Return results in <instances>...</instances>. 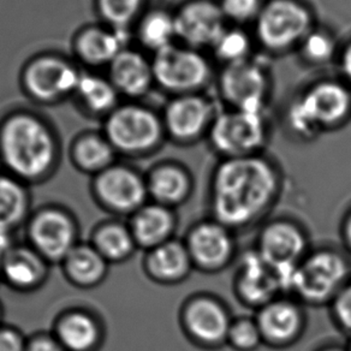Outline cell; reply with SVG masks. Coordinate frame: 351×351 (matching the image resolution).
Segmentation results:
<instances>
[{
	"label": "cell",
	"mask_w": 351,
	"mask_h": 351,
	"mask_svg": "<svg viewBox=\"0 0 351 351\" xmlns=\"http://www.w3.org/2000/svg\"><path fill=\"white\" fill-rule=\"evenodd\" d=\"M283 186V171L265 153L218 159L208 184L210 218L232 231L249 229L269 215Z\"/></svg>",
	"instance_id": "cell-1"
},
{
	"label": "cell",
	"mask_w": 351,
	"mask_h": 351,
	"mask_svg": "<svg viewBox=\"0 0 351 351\" xmlns=\"http://www.w3.org/2000/svg\"><path fill=\"white\" fill-rule=\"evenodd\" d=\"M351 122V87L338 75L313 80L298 89L282 110L283 132L293 141L309 143Z\"/></svg>",
	"instance_id": "cell-2"
},
{
	"label": "cell",
	"mask_w": 351,
	"mask_h": 351,
	"mask_svg": "<svg viewBox=\"0 0 351 351\" xmlns=\"http://www.w3.org/2000/svg\"><path fill=\"white\" fill-rule=\"evenodd\" d=\"M0 161L5 173L28 186L49 180L58 167L54 137L36 118L19 114L0 130Z\"/></svg>",
	"instance_id": "cell-3"
},
{
	"label": "cell",
	"mask_w": 351,
	"mask_h": 351,
	"mask_svg": "<svg viewBox=\"0 0 351 351\" xmlns=\"http://www.w3.org/2000/svg\"><path fill=\"white\" fill-rule=\"evenodd\" d=\"M317 23V12L307 0H266L250 29L258 53L280 58L295 53Z\"/></svg>",
	"instance_id": "cell-4"
},
{
	"label": "cell",
	"mask_w": 351,
	"mask_h": 351,
	"mask_svg": "<svg viewBox=\"0 0 351 351\" xmlns=\"http://www.w3.org/2000/svg\"><path fill=\"white\" fill-rule=\"evenodd\" d=\"M267 57L252 58L217 68L215 87L223 108L269 112L274 94V75Z\"/></svg>",
	"instance_id": "cell-5"
},
{
	"label": "cell",
	"mask_w": 351,
	"mask_h": 351,
	"mask_svg": "<svg viewBox=\"0 0 351 351\" xmlns=\"http://www.w3.org/2000/svg\"><path fill=\"white\" fill-rule=\"evenodd\" d=\"M272 137L267 112L223 108L206 142L218 159L263 154Z\"/></svg>",
	"instance_id": "cell-6"
},
{
	"label": "cell",
	"mask_w": 351,
	"mask_h": 351,
	"mask_svg": "<svg viewBox=\"0 0 351 351\" xmlns=\"http://www.w3.org/2000/svg\"><path fill=\"white\" fill-rule=\"evenodd\" d=\"M154 81L171 97L206 93L215 84L217 65L208 52L176 43L153 54Z\"/></svg>",
	"instance_id": "cell-7"
},
{
	"label": "cell",
	"mask_w": 351,
	"mask_h": 351,
	"mask_svg": "<svg viewBox=\"0 0 351 351\" xmlns=\"http://www.w3.org/2000/svg\"><path fill=\"white\" fill-rule=\"evenodd\" d=\"M350 280L351 265L346 255L336 249H315L295 271L290 296L308 306L331 304Z\"/></svg>",
	"instance_id": "cell-8"
},
{
	"label": "cell",
	"mask_w": 351,
	"mask_h": 351,
	"mask_svg": "<svg viewBox=\"0 0 351 351\" xmlns=\"http://www.w3.org/2000/svg\"><path fill=\"white\" fill-rule=\"evenodd\" d=\"M25 242L51 266H59L77 245L81 230L68 207L47 204L34 208L25 225Z\"/></svg>",
	"instance_id": "cell-9"
},
{
	"label": "cell",
	"mask_w": 351,
	"mask_h": 351,
	"mask_svg": "<svg viewBox=\"0 0 351 351\" xmlns=\"http://www.w3.org/2000/svg\"><path fill=\"white\" fill-rule=\"evenodd\" d=\"M106 138L114 151L145 156L160 148L166 134L161 114L141 105L118 108L106 123Z\"/></svg>",
	"instance_id": "cell-10"
},
{
	"label": "cell",
	"mask_w": 351,
	"mask_h": 351,
	"mask_svg": "<svg viewBox=\"0 0 351 351\" xmlns=\"http://www.w3.org/2000/svg\"><path fill=\"white\" fill-rule=\"evenodd\" d=\"M308 245L304 229L288 218L269 220L258 232L254 249L278 272L285 296H290L298 265L311 252Z\"/></svg>",
	"instance_id": "cell-11"
},
{
	"label": "cell",
	"mask_w": 351,
	"mask_h": 351,
	"mask_svg": "<svg viewBox=\"0 0 351 351\" xmlns=\"http://www.w3.org/2000/svg\"><path fill=\"white\" fill-rule=\"evenodd\" d=\"M90 195L113 218H129L149 201L146 175L125 164H113L92 177Z\"/></svg>",
	"instance_id": "cell-12"
},
{
	"label": "cell",
	"mask_w": 351,
	"mask_h": 351,
	"mask_svg": "<svg viewBox=\"0 0 351 351\" xmlns=\"http://www.w3.org/2000/svg\"><path fill=\"white\" fill-rule=\"evenodd\" d=\"M218 112L215 99L207 93L171 97L161 113L166 138L183 147L206 141Z\"/></svg>",
	"instance_id": "cell-13"
},
{
	"label": "cell",
	"mask_w": 351,
	"mask_h": 351,
	"mask_svg": "<svg viewBox=\"0 0 351 351\" xmlns=\"http://www.w3.org/2000/svg\"><path fill=\"white\" fill-rule=\"evenodd\" d=\"M232 319L226 304L208 293L191 296L180 312V324L186 338L208 350L226 346Z\"/></svg>",
	"instance_id": "cell-14"
},
{
	"label": "cell",
	"mask_w": 351,
	"mask_h": 351,
	"mask_svg": "<svg viewBox=\"0 0 351 351\" xmlns=\"http://www.w3.org/2000/svg\"><path fill=\"white\" fill-rule=\"evenodd\" d=\"M234 231L213 218L200 220L183 239L194 269L218 274L236 260Z\"/></svg>",
	"instance_id": "cell-15"
},
{
	"label": "cell",
	"mask_w": 351,
	"mask_h": 351,
	"mask_svg": "<svg viewBox=\"0 0 351 351\" xmlns=\"http://www.w3.org/2000/svg\"><path fill=\"white\" fill-rule=\"evenodd\" d=\"M173 11L177 41L205 52L228 25L217 0H183Z\"/></svg>",
	"instance_id": "cell-16"
},
{
	"label": "cell",
	"mask_w": 351,
	"mask_h": 351,
	"mask_svg": "<svg viewBox=\"0 0 351 351\" xmlns=\"http://www.w3.org/2000/svg\"><path fill=\"white\" fill-rule=\"evenodd\" d=\"M234 289L239 302L256 311L274 298L285 295L278 272L255 249L239 258Z\"/></svg>",
	"instance_id": "cell-17"
},
{
	"label": "cell",
	"mask_w": 351,
	"mask_h": 351,
	"mask_svg": "<svg viewBox=\"0 0 351 351\" xmlns=\"http://www.w3.org/2000/svg\"><path fill=\"white\" fill-rule=\"evenodd\" d=\"M263 336V346L285 349L302 337L306 314L302 303L291 296H279L258 308L254 315Z\"/></svg>",
	"instance_id": "cell-18"
},
{
	"label": "cell",
	"mask_w": 351,
	"mask_h": 351,
	"mask_svg": "<svg viewBox=\"0 0 351 351\" xmlns=\"http://www.w3.org/2000/svg\"><path fill=\"white\" fill-rule=\"evenodd\" d=\"M51 333L66 351H100L106 341V327L98 313L73 306L54 317Z\"/></svg>",
	"instance_id": "cell-19"
},
{
	"label": "cell",
	"mask_w": 351,
	"mask_h": 351,
	"mask_svg": "<svg viewBox=\"0 0 351 351\" xmlns=\"http://www.w3.org/2000/svg\"><path fill=\"white\" fill-rule=\"evenodd\" d=\"M51 265L29 244L12 245L1 256V284L20 293H33L47 283Z\"/></svg>",
	"instance_id": "cell-20"
},
{
	"label": "cell",
	"mask_w": 351,
	"mask_h": 351,
	"mask_svg": "<svg viewBox=\"0 0 351 351\" xmlns=\"http://www.w3.org/2000/svg\"><path fill=\"white\" fill-rule=\"evenodd\" d=\"M81 75L70 64L46 57L34 60L25 73V87L34 98L51 101L77 89Z\"/></svg>",
	"instance_id": "cell-21"
},
{
	"label": "cell",
	"mask_w": 351,
	"mask_h": 351,
	"mask_svg": "<svg viewBox=\"0 0 351 351\" xmlns=\"http://www.w3.org/2000/svg\"><path fill=\"white\" fill-rule=\"evenodd\" d=\"M142 269L153 283L170 287L183 283L195 269L184 241L175 237L145 252Z\"/></svg>",
	"instance_id": "cell-22"
},
{
	"label": "cell",
	"mask_w": 351,
	"mask_h": 351,
	"mask_svg": "<svg viewBox=\"0 0 351 351\" xmlns=\"http://www.w3.org/2000/svg\"><path fill=\"white\" fill-rule=\"evenodd\" d=\"M149 201L176 210L189 200L194 178L188 167L177 161H162L146 175Z\"/></svg>",
	"instance_id": "cell-23"
},
{
	"label": "cell",
	"mask_w": 351,
	"mask_h": 351,
	"mask_svg": "<svg viewBox=\"0 0 351 351\" xmlns=\"http://www.w3.org/2000/svg\"><path fill=\"white\" fill-rule=\"evenodd\" d=\"M137 248L148 252L170 239H175L177 217L175 210L148 201L128 218Z\"/></svg>",
	"instance_id": "cell-24"
},
{
	"label": "cell",
	"mask_w": 351,
	"mask_h": 351,
	"mask_svg": "<svg viewBox=\"0 0 351 351\" xmlns=\"http://www.w3.org/2000/svg\"><path fill=\"white\" fill-rule=\"evenodd\" d=\"M110 266L88 241H81L59 265L66 282L81 290L100 287L108 278Z\"/></svg>",
	"instance_id": "cell-25"
},
{
	"label": "cell",
	"mask_w": 351,
	"mask_h": 351,
	"mask_svg": "<svg viewBox=\"0 0 351 351\" xmlns=\"http://www.w3.org/2000/svg\"><path fill=\"white\" fill-rule=\"evenodd\" d=\"M112 84L132 98L148 93L156 84L152 60L136 51L124 49L111 63Z\"/></svg>",
	"instance_id": "cell-26"
},
{
	"label": "cell",
	"mask_w": 351,
	"mask_h": 351,
	"mask_svg": "<svg viewBox=\"0 0 351 351\" xmlns=\"http://www.w3.org/2000/svg\"><path fill=\"white\" fill-rule=\"evenodd\" d=\"M88 242L110 265L127 263L138 248L128 221L111 218L94 226Z\"/></svg>",
	"instance_id": "cell-27"
},
{
	"label": "cell",
	"mask_w": 351,
	"mask_h": 351,
	"mask_svg": "<svg viewBox=\"0 0 351 351\" xmlns=\"http://www.w3.org/2000/svg\"><path fill=\"white\" fill-rule=\"evenodd\" d=\"M30 186L5 172L0 173V231L16 234L33 212Z\"/></svg>",
	"instance_id": "cell-28"
},
{
	"label": "cell",
	"mask_w": 351,
	"mask_h": 351,
	"mask_svg": "<svg viewBox=\"0 0 351 351\" xmlns=\"http://www.w3.org/2000/svg\"><path fill=\"white\" fill-rule=\"evenodd\" d=\"M341 41L330 25L317 23L296 49V57L307 68L324 69L335 65L341 52Z\"/></svg>",
	"instance_id": "cell-29"
},
{
	"label": "cell",
	"mask_w": 351,
	"mask_h": 351,
	"mask_svg": "<svg viewBox=\"0 0 351 351\" xmlns=\"http://www.w3.org/2000/svg\"><path fill=\"white\" fill-rule=\"evenodd\" d=\"M128 41V28H90L78 38V53L88 63H112L118 54L125 49Z\"/></svg>",
	"instance_id": "cell-30"
},
{
	"label": "cell",
	"mask_w": 351,
	"mask_h": 351,
	"mask_svg": "<svg viewBox=\"0 0 351 351\" xmlns=\"http://www.w3.org/2000/svg\"><path fill=\"white\" fill-rule=\"evenodd\" d=\"M208 54L217 68L239 63L258 54L250 28L228 25L212 45Z\"/></svg>",
	"instance_id": "cell-31"
},
{
	"label": "cell",
	"mask_w": 351,
	"mask_h": 351,
	"mask_svg": "<svg viewBox=\"0 0 351 351\" xmlns=\"http://www.w3.org/2000/svg\"><path fill=\"white\" fill-rule=\"evenodd\" d=\"M116 153L106 137L87 135L75 142L71 159L78 171L94 177L116 164Z\"/></svg>",
	"instance_id": "cell-32"
},
{
	"label": "cell",
	"mask_w": 351,
	"mask_h": 351,
	"mask_svg": "<svg viewBox=\"0 0 351 351\" xmlns=\"http://www.w3.org/2000/svg\"><path fill=\"white\" fill-rule=\"evenodd\" d=\"M138 39L153 54L178 43L175 11L164 8L148 11L138 25Z\"/></svg>",
	"instance_id": "cell-33"
},
{
	"label": "cell",
	"mask_w": 351,
	"mask_h": 351,
	"mask_svg": "<svg viewBox=\"0 0 351 351\" xmlns=\"http://www.w3.org/2000/svg\"><path fill=\"white\" fill-rule=\"evenodd\" d=\"M76 92L88 108L100 112L112 108L117 99L116 87L93 75H81Z\"/></svg>",
	"instance_id": "cell-34"
},
{
	"label": "cell",
	"mask_w": 351,
	"mask_h": 351,
	"mask_svg": "<svg viewBox=\"0 0 351 351\" xmlns=\"http://www.w3.org/2000/svg\"><path fill=\"white\" fill-rule=\"evenodd\" d=\"M226 346L234 351H256L263 346V336L254 317H237L230 325Z\"/></svg>",
	"instance_id": "cell-35"
},
{
	"label": "cell",
	"mask_w": 351,
	"mask_h": 351,
	"mask_svg": "<svg viewBox=\"0 0 351 351\" xmlns=\"http://www.w3.org/2000/svg\"><path fill=\"white\" fill-rule=\"evenodd\" d=\"M228 25L252 28L266 0H217Z\"/></svg>",
	"instance_id": "cell-36"
},
{
	"label": "cell",
	"mask_w": 351,
	"mask_h": 351,
	"mask_svg": "<svg viewBox=\"0 0 351 351\" xmlns=\"http://www.w3.org/2000/svg\"><path fill=\"white\" fill-rule=\"evenodd\" d=\"M145 0H99V10L113 28H128L141 12Z\"/></svg>",
	"instance_id": "cell-37"
},
{
	"label": "cell",
	"mask_w": 351,
	"mask_h": 351,
	"mask_svg": "<svg viewBox=\"0 0 351 351\" xmlns=\"http://www.w3.org/2000/svg\"><path fill=\"white\" fill-rule=\"evenodd\" d=\"M330 306L337 326L351 336V280L341 289Z\"/></svg>",
	"instance_id": "cell-38"
},
{
	"label": "cell",
	"mask_w": 351,
	"mask_h": 351,
	"mask_svg": "<svg viewBox=\"0 0 351 351\" xmlns=\"http://www.w3.org/2000/svg\"><path fill=\"white\" fill-rule=\"evenodd\" d=\"M28 336L14 325L0 326V351H25Z\"/></svg>",
	"instance_id": "cell-39"
},
{
	"label": "cell",
	"mask_w": 351,
	"mask_h": 351,
	"mask_svg": "<svg viewBox=\"0 0 351 351\" xmlns=\"http://www.w3.org/2000/svg\"><path fill=\"white\" fill-rule=\"evenodd\" d=\"M25 351H66L51 331L35 332L28 336Z\"/></svg>",
	"instance_id": "cell-40"
},
{
	"label": "cell",
	"mask_w": 351,
	"mask_h": 351,
	"mask_svg": "<svg viewBox=\"0 0 351 351\" xmlns=\"http://www.w3.org/2000/svg\"><path fill=\"white\" fill-rule=\"evenodd\" d=\"M336 68L338 76L351 87V35L341 43Z\"/></svg>",
	"instance_id": "cell-41"
},
{
	"label": "cell",
	"mask_w": 351,
	"mask_h": 351,
	"mask_svg": "<svg viewBox=\"0 0 351 351\" xmlns=\"http://www.w3.org/2000/svg\"><path fill=\"white\" fill-rule=\"evenodd\" d=\"M341 239L346 244V248L351 253V210L344 217L343 224H341Z\"/></svg>",
	"instance_id": "cell-42"
},
{
	"label": "cell",
	"mask_w": 351,
	"mask_h": 351,
	"mask_svg": "<svg viewBox=\"0 0 351 351\" xmlns=\"http://www.w3.org/2000/svg\"><path fill=\"white\" fill-rule=\"evenodd\" d=\"M317 351H346V348H341V346H328Z\"/></svg>",
	"instance_id": "cell-43"
},
{
	"label": "cell",
	"mask_w": 351,
	"mask_h": 351,
	"mask_svg": "<svg viewBox=\"0 0 351 351\" xmlns=\"http://www.w3.org/2000/svg\"><path fill=\"white\" fill-rule=\"evenodd\" d=\"M3 324H5V322H4V306H3V303L0 301V326Z\"/></svg>",
	"instance_id": "cell-44"
},
{
	"label": "cell",
	"mask_w": 351,
	"mask_h": 351,
	"mask_svg": "<svg viewBox=\"0 0 351 351\" xmlns=\"http://www.w3.org/2000/svg\"><path fill=\"white\" fill-rule=\"evenodd\" d=\"M346 351H351V338L350 341H349V343H348V346H346Z\"/></svg>",
	"instance_id": "cell-45"
},
{
	"label": "cell",
	"mask_w": 351,
	"mask_h": 351,
	"mask_svg": "<svg viewBox=\"0 0 351 351\" xmlns=\"http://www.w3.org/2000/svg\"><path fill=\"white\" fill-rule=\"evenodd\" d=\"M1 256H3V255L0 254V267H1ZM0 284H1V278H0Z\"/></svg>",
	"instance_id": "cell-46"
}]
</instances>
